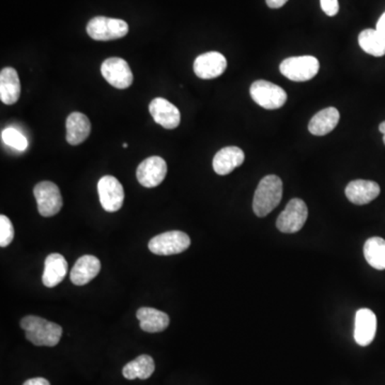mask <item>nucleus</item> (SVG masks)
I'll list each match as a JSON object with an SVG mask.
<instances>
[{
    "label": "nucleus",
    "mask_w": 385,
    "mask_h": 385,
    "mask_svg": "<svg viewBox=\"0 0 385 385\" xmlns=\"http://www.w3.org/2000/svg\"><path fill=\"white\" fill-rule=\"evenodd\" d=\"M21 328L26 332L27 340L35 346H57L62 336V328L59 324L37 316L23 318Z\"/></svg>",
    "instance_id": "nucleus-1"
},
{
    "label": "nucleus",
    "mask_w": 385,
    "mask_h": 385,
    "mask_svg": "<svg viewBox=\"0 0 385 385\" xmlns=\"http://www.w3.org/2000/svg\"><path fill=\"white\" fill-rule=\"evenodd\" d=\"M282 197V181L275 175L265 176L260 180L254 200L253 210L258 217H265L280 205Z\"/></svg>",
    "instance_id": "nucleus-2"
},
{
    "label": "nucleus",
    "mask_w": 385,
    "mask_h": 385,
    "mask_svg": "<svg viewBox=\"0 0 385 385\" xmlns=\"http://www.w3.org/2000/svg\"><path fill=\"white\" fill-rule=\"evenodd\" d=\"M129 33L127 22L118 18L96 16L87 25V33L96 41H112L121 39Z\"/></svg>",
    "instance_id": "nucleus-3"
},
{
    "label": "nucleus",
    "mask_w": 385,
    "mask_h": 385,
    "mask_svg": "<svg viewBox=\"0 0 385 385\" xmlns=\"http://www.w3.org/2000/svg\"><path fill=\"white\" fill-rule=\"evenodd\" d=\"M320 64L314 56H299L282 60L280 71L285 77L292 81H307L319 72Z\"/></svg>",
    "instance_id": "nucleus-4"
},
{
    "label": "nucleus",
    "mask_w": 385,
    "mask_h": 385,
    "mask_svg": "<svg viewBox=\"0 0 385 385\" xmlns=\"http://www.w3.org/2000/svg\"><path fill=\"white\" fill-rule=\"evenodd\" d=\"M190 246V239L185 232L173 230L159 234L149 241L150 252L159 256H171L185 252Z\"/></svg>",
    "instance_id": "nucleus-5"
},
{
    "label": "nucleus",
    "mask_w": 385,
    "mask_h": 385,
    "mask_svg": "<svg viewBox=\"0 0 385 385\" xmlns=\"http://www.w3.org/2000/svg\"><path fill=\"white\" fill-rule=\"evenodd\" d=\"M251 96L254 102L265 110L282 108L287 102V93L282 87L268 81H256L251 86Z\"/></svg>",
    "instance_id": "nucleus-6"
},
{
    "label": "nucleus",
    "mask_w": 385,
    "mask_h": 385,
    "mask_svg": "<svg viewBox=\"0 0 385 385\" xmlns=\"http://www.w3.org/2000/svg\"><path fill=\"white\" fill-rule=\"evenodd\" d=\"M38 211L44 217H52L62 210V196L59 188L51 181H42L33 188Z\"/></svg>",
    "instance_id": "nucleus-7"
},
{
    "label": "nucleus",
    "mask_w": 385,
    "mask_h": 385,
    "mask_svg": "<svg viewBox=\"0 0 385 385\" xmlns=\"http://www.w3.org/2000/svg\"><path fill=\"white\" fill-rule=\"evenodd\" d=\"M309 217L306 204L300 198H294L278 215L276 227L284 234H296L302 229Z\"/></svg>",
    "instance_id": "nucleus-8"
},
{
    "label": "nucleus",
    "mask_w": 385,
    "mask_h": 385,
    "mask_svg": "<svg viewBox=\"0 0 385 385\" xmlns=\"http://www.w3.org/2000/svg\"><path fill=\"white\" fill-rule=\"evenodd\" d=\"M100 202L108 212L120 210L125 202V190L122 184L113 176H104L98 182Z\"/></svg>",
    "instance_id": "nucleus-9"
},
{
    "label": "nucleus",
    "mask_w": 385,
    "mask_h": 385,
    "mask_svg": "<svg viewBox=\"0 0 385 385\" xmlns=\"http://www.w3.org/2000/svg\"><path fill=\"white\" fill-rule=\"evenodd\" d=\"M104 79L117 89H127L133 84L134 77L129 64L122 58L112 57L102 64Z\"/></svg>",
    "instance_id": "nucleus-10"
},
{
    "label": "nucleus",
    "mask_w": 385,
    "mask_h": 385,
    "mask_svg": "<svg viewBox=\"0 0 385 385\" xmlns=\"http://www.w3.org/2000/svg\"><path fill=\"white\" fill-rule=\"evenodd\" d=\"M167 175V164L161 156H150L138 165L136 177L144 188L160 185Z\"/></svg>",
    "instance_id": "nucleus-11"
},
{
    "label": "nucleus",
    "mask_w": 385,
    "mask_h": 385,
    "mask_svg": "<svg viewBox=\"0 0 385 385\" xmlns=\"http://www.w3.org/2000/svg\"><path fill=\"white\" fill-rule=\"evenodd\" d=\"M227 69V60L219 52H209L198 56L194 62V72L200 79H212L221 76Z\"/></svg>",
    "instance_id": "nucleus-12"
},
{
    "label": "nucleus",
    "mask_w": 385,
    "mask_h": 385,
    "mask_svg": "<svg viewBox=\"0 0 385 385\" xmlns=\"http://www.w3.org/2000/svg\"><path fill=\"white\" fill-rule=\"evenodd\" d=\"M149 112L152 118L164 129L173 130L181 121L180 110L171 102L163 98H156L150 102Z\"/></svg>",
    "instance_id": "nucleus-13"
},
{
    "label": "nucleus",
    "mask_w": 385,
    "mask_h": 385,
    "mask_svg": "<svg viewBox=\"0 0 385 385\" xmlns=\"http://www.w3.org/2000/svg\"><path fill=\"white\" fill-rule=\"evenodd\" d=\"M377 332V317L369 309H361L355 314V340L362 347L374 342Z\"/></svg>",
    "instance_id": "nucleus-14"
},
{
    "label": "nucleus",
    "mask_w": 385,
    "mask_h": 385,
    "mask_svg": "<svg viewBox=\"0 0 385 385\" xmlns=\"http://www.w3.org/2000/svg\"><path fill=\"white\" fill-rule=\"evenodd\" d=\"M380 185L369 180H355L347 185V198L357 206L369 204L380 195Z\"/></svg>",
    "instance_id": "nucleus-15"
},
{
    "label": "nucleus",
    "mask_w": 385,
    "mask_h": 385,
    "mask_svg": "<svg viewBox=\"0 0 385 385\" xmlns=\"http://www.w3.org/2000/svg\"><path fill=\"white\" fill-rule=\"evenodd\" d=\"M246 154L243 150L236 146H230L219 150L213 159V169L219 176L229 175L236 167L243 164Z\"/></svg>",
    "instance_id": "nucleus-16"
},
{
    "label": "nucleus",
    "mask_w": 385,
    "mask_h": 385,
    "mask_svg": "<svg viewBox=\"0 0 385 385\" xmlns=\"http://www.w3.org/2000/svg\"><path fill=\"white\" fill-rule=\"evenodd\" d=\"M101 271V263L92 255L79 257L73 267L70 280L76 286H84L91 282Z\"/></svg>",
    "instance_id": "nucleus-17"
},
{
    "label": "nucleus",
    "mask_w": 385,
    "mask_h": 385,
    "mask_svg": "<svg viewBox=\"0 0 385 385\" xmlns=\"http://www.w3.org/2000/svg\"><path fill=\"white\" fill-rule=\"evenodd\" d=\"M68 263L62 255L54 253L46 257L42 282L47 288H54L66 277Z\"/></svg>",
    "instance_id": "nucleus-18"
},
{
    "label": "nucleus",
    "mask_w": 385,
    "mask_h": 385,
    "mask_svg": "<svg viewBox=\"0 0 385 385\" xmlns=\"http://www.w3.org/2000/svg\"><path fill=\"white\" fill-rule=\"evenodd\" d=\"M21 96V81L16 69L4 68L0 72V99L7 105H13Z\"/></svg>",
    "instance_id": "nucleus-19"
},
{
    "label": "nucleus",
    "mask_w": 385,
    "mask_h": 385,
    "mask_svg": "<svg viewBox=\"0 0 385 385\" xmlns=\"http://www.w3.org/2000/svg\"><path fill=\"white\" fill-rule=\"evenodd\" d=\"M67 142L72 146H77L87 139L91 132V123L86 115L72 113L67 119Z\"/></svg>",
    "instance_id": "nucleus-20"
},
{
    "label": "nucleus",
    "mask_w": 385,
    "mask_h": 385,
    "mask_svg": "<svg viewBox=\"0 0 385 385\" xmlns=\"http://www.w3.org/2000/svg\"><path fill=\"white\" fill-rule=\"evenodd\" d=\"M140 328L147 333H160L169 326V316L152 307H142L136 313Z\"/></svg>",
    "instance_id": "nucleus-21"
},
{
    "label": "nucleus",
    "mask_w": 385,
    "mask_h": 385,
    "mask_svg": "<svg viewBox=\"0 0 385 385\" xmlns=\"http://www.w3.org/2000/svg\"><path fill=\"white\" fill-rule=\"evenodd\" d=\"M340 114L335 108H324L309 121V131L313 135L324 136L332 132L340 122Z\"/></svg>",
    "instance_id": "nucleus-22"
},
{
    "label": "nucleus",
    "mask_w": 385,
    "mask_h": 385,
    "mask_svg": "<svg viewBox=\"0 0 385 385\" xmlns=\"http://www.w3.org/2000/svg\"><path fill=\"white\" fill-rule=\"evenodd\" d=\"M154 369H156V364L154 359L150 355H142L133 361L129 362L123 367L122 374L127 380H134L136 378L146 380L152 376Z\"/></svg>",
    "instance_id": "nucleus-23"
},
{
    "label": "nucleus",
    "mask_w": 385,
    "mask_h": 385,
    "mask_svg": "<svg viewBox=\"0 0 385 385\" xmlns=\"http://www.w3.org/2000/svg\"><path fill=\"white\" fill-rule=\"evenodd\" d=\"M364 256L370 267L385 270V240L379 236L368 239L364 244Z\"/></svg>",
    "instance_id": "nucleus-24"
},
{
    "label": "nucleus",
    "mask_w": 385,
    "mask_h": 385,
    "mask_svg": "<svg viewBox=\"0 0 385 385\" xmlns=\"http://www.w3.org/2000/svg\"><path fill=\"white\" fill-rule=\"evenodd\" d=\"M359 44L365 53L374 57L385 55V38L377 29H365L359 35Z\"/></svg>",
    "instance_id": "nucleus-25"
},
{
    "label": "nucleus",
    "mask_w": 385,
    "mask_h": 385,
    "mask_svg": "<svg viewBox=\"0 0 385 385\" xmlns=\"http://www.w3.org/2000/svg\"><path fill=\"white\" fill-rule=\"evenodd\" d=\"M1 139L9 147L14 148L18 151H25L28 147V140L14 127H7L1 132Z\"/></svg>",
    "instance_id": "nucleus-26"
},
{
    "label": "nucleus",
    "mask_w": 385,
    "mask_h": 385,
    "mask_svg": "<svg viewBox=\"0 0 385 385\" xmlns=\"http://www.w3.org/2000/svg\"><path fill=\"white\" fill-rule=\"evenodd\" d=\"M14 238V228L6 215H0V246L7 248Z\"/></svg>",
    "instance_id": "nucleus-27"
},
{
    "label": "nucleus",
    "mask_w": 385,
    "mask_h": 385,
    "mask_svg": "<svg viewBox=\"0 0 385 385\" xmlns=\"http://www.w3.org/2000/svg\"><path fill=\"white\" fill-rule=\"evenodd\" d=\"M320 5L328 16H335L340 11L338 0H320Z\"/></svg>",
    "instance_id": "nucleus-28"
},
{
    "label": "nucleus",
    "mask_w": 385,
    "mask_h": 385,
    "mask_svg": "<svg viewBox=\"0 0 385 385\" xmlns=\"http://www.w3.org/2000/svg\"><path fill=\"white\" fill-rule=\"evenodd\" d=\"M23 385H51V383L48 382L46 379L40 378L39 377V378L28 379V380L25 381Z\"/></svg>",
    "instance_id": "nucleus-29"
},
{
    "label": "nucleus",
    "mask_w": 385,
    "mask_h": 385,
    "mask_svg": "<svg viewBox=\"0 0 385 385\" xmlns=\"http://www.w3.org/2000/svg\"><path fill=\"white\" fill-rule=\"evenodd\" d=\"M288 0H265L268 7L271 8V9H280L282 6L286 5Z\"/></svg>",
    "instance_id": "nucleus-30"
},
{
    "label": "nucleus",
    "mask_w": 385,
    "mask_h": 385,
    "mask_svg": "<svg viewBox=\"0 0 385 385\" xmlns=\"http://www.w3.org/2000/svg\"><path fill=\"white\" fill-rule=\"evenodd\" d=\"M376 29L385 38V12L381 16V18H379L378 23H377Z\"/></svg>",
    "instance_id": "nucleus-31"
},
{
    "label": "nucleus",
    "mask_w": 385,
    "mask_h": 385,
    "mask_svg": "<svg viewBox=\"0 0 385 385\" xmlns=\"http://www.w3.org/2000/svg\"><path fill=\"white\" fill-rule=\"evenodd\" d=\"M379 131L383 134V142H384L385 144V121H383V122L380 123V125H379Z\"/></svg>",
    "instance_id": "nucleus-32"
},
{
    "label": "nucleus",
    "mask_w": 385,
    "mask_h": 385,
    "mask_svg": "<svg viewBox=\"0 0 385 385\" xmlns=\"http://www.w3.org/2000/svg\"><path fill=\"white\" fill-rule=\"evenodd\" d=\"M122 146L123 148H127V144H123Z\"/></svg>",
    "instance_id": "nucleus-33"
}]
</instances>
